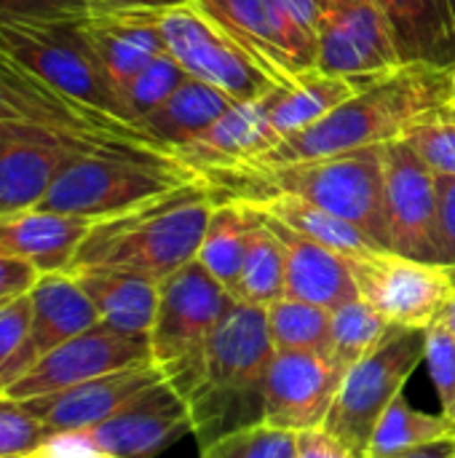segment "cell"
<instances>
[{
    "label": "cell",
    "instance_id": "83f0119b",
    "mask_svg": "<svg viewBox=\"0 0 455 458\" xmlns=\"http://www.w3.org/2000/svg\"><path fill=\"white\" fill-rule=\"evenodd\" d=\"M231 105H236L231 97L188 75L161 107L139 121V129H145L166 150H177L198 140L223 113L231 110Z\"/></svg>",
    "mask_w": 455,
    "mask_h": 458
},
{
    "label": "cell",
    "instance_id": "7402d4cb",
    "mask_svg": "<svg viewBox=\"0 0 455 458\" xmlns=\"http://www.w3.org/2000/svg\"><path fill=\"white\" fill-rule=\"evenodd\" d=\"M268 220V217H265ZM279 233L287 258V290L284 298L306 301L335 311L338 306L359 298L351 260L324 244H316L306 236L292 233L290 228L268 220Z\"/></svg>",
    "mask_w": 455,
    "mask_h": 458
},
{
    "label": "cell",
    "instance_id": "2e32d148",
    "mask_svg": "<svg viewBox=\"0 0 455 458\" xmlns=\"http://www.w3.org/2000/svg\"><path fill=\"white\" fill-rule=\"evenodd\" d=\"M83 435L113 458H156L193 435V421L182 394L169 381H158Z\"/></svg>",
    "mask_w": 455,
    "mask_h": 458
},
{
    "label": "cell",
    "instance_id": "c3c4849f",
    "mask_svg": "<svg viewBox=\"0 0 455 458\" xmlns=\"http://www.w3.org/2000/svg\"><path fill=\"white\" fill-rule=\"evenodd\" d=\"M383 458H455V437H445V440H437V443H429V445H418V448H410V451H402V454Z\"/></svg>",
    "mask_w": 455,
    "mask_h": 458
},
{
    "label": "cell",
    "instance_id": "f35d334b",
    "mask_svg": "<svg viewBox=\"0 0 455 458\" xmlns=\"http://www.w3.org/2000/svg\"><path fill=\"white\" fill-rule=\"evenodd\" d=\"M424 365L437 389L442 413L455 421V335L445 314L424 330Z\"/></svg>",
    "mask_w": 455,
    "mask_h": 458
},
{
    "label": "cell",
    "instance_id": "4316f807",
    "mask_svg": "<svg viewBox=\"0 0 455 458\" xmlns=\"http://www.w3.org/2000/svg\"><path fill=\"white\" fill-rule=\"evenodd\" d=\"M365 86L367 83L327 75L316 67L306 70V72L295 75L290 83H282L268 94L271 123L282 140L292 137V134L319 123L324 115H330L335 107H341L346 99H351Z\"/></svg>",
    "mask_w": 455,
    "mask_h": 458
},
{
    "label": "cell",
    "instance_id": "8992f818",
    "mask_svg": "<svg viewBox=\"0 0 455 458\" xmlns=\"http://www.w3.org/2000/svg\"><path fill=\"white\" fill-rule=\"evenodd\" d=\"M236 298L198 263L190 260L158 282V309L150 327V360L182 394L193 389L206 344Z\"/></svg>",
    "mask_w": 455,
    "mask_h": 458
},
{
    "label": "cell",
    "instance_id": "816d5d0a",
    "mask_svg": "<svg viewBox=\"0 0 455 458\" xmlns=\"http://www.w3.org/2000/svg\"><path fill=\"white\" fill-rule=\"evenodd\" d=\"M5 394V381H3V376H0V397Z\"/></svg>",
    "mask_w": 455,
    "mask_h": 458
},
{
    "label": "cell",
    "instance_id": "7bdbcfd3",
    "mask_svg": "<svg viewBox=\"0 0 455 458\" xmlns=\"http://www.w3.org/2000/svg\"><path fill=\"white\" fill-rule=\"evenodd\" d=\"M440 188V263L455 266V177H437Z\"/></svg>",
    "mask_w": 455,
    "mask_h": 458
},
{
    "label": "cell",
    "instance_id": "bcb514c9",
    "mask_svg": "<svg viewBox=\"0 0 455 458\" xmlns=\"http://www.w3.org/2000/svg\"><path fill=\"white\" fill-rule=\"evenodd\" d=\"M282 3L287 5V11L303 27H308L316 35L319 32V24H322V19H324V13H327V8H330L333 0H282Z\"/></svg>",
    "mask_w": 455,
    "mask_h": 458
},
{
    "label": "cell",
    "instance_id": "d4e9b609",
    "mask_svg": "<svg viewBox=\"0 0 455 458\" xmlns=\"http://www.w3.org/2000/svg\"><path fill=\"white\" fill-rule=\"evenodd\" d=\"M27 295L32 306L29 341L38 357L102 322L91 298L70 271L40 274Z\"/></svg>",
    "mask_w": 455,
    "mask_h": 458
},
{
    "label": "cell",
    "instance_id": "f5cc1de1",
    "mask_svg": "<svg viewBox=\"0 0 455 458\" xmlns=\"http://www.w3.org/2000/svg\"><path fill=\"white\" fill-rule=\"evenodd\" d=\"M451 3V8H453V19H455V0H448Z\"/></svg>",
    "mask_w": 455,
    "mask_h": 458
},
{
    "label": "cell",
    "instance_id": "9c48e42d",
    "mask_svg": "<svg viewBox=\"0 0 455 458\" xmlns=\"http://www.w3.org/2000/svg\"><path fill=\"white\" fill-rule=\"evenodd\" d=\"M0 48L64 94L126 118L118 89L75 21H13L0 27ZM129 121V118H126ZM134 123V121H131Z\"/></svg>",
    "mask_w": 455,
    "mask_h": 458
},
{
    "label": "cell",
    "instance_id": "d6a6232c",
    "mask_svg": "<svg viewBox=\"0 0 455 458\" xmlns=\"http://www.w3.org/2000/svg\"><path fill=\"white\" fill-rule=\"evenodd\" d=\"M445 437H455V421H451L445 413L434 416V413H424L418 408H413L405 394H400L386 413L381 416L367 456L365 458H383L418 448V445H429Z\"/></svg>",
    "mask_w": 455,
    "mask_h": 458
},
{
    "label": "cell",
    "instance_id": "7a4b0ae2",
    "mask_svg": "<svg viewBox=\"0 0 455 458\" xmlns=\"http://www.w3.org/2000/svg\"><path fill=\"white\" fill-rule=\"evenodd\" d=\"M215 201L255 204L274 193L300 196L351 223L375 247L389 250L383 209V145L282 166H247L201 180Z\"/></svg>",
    "mask_w": 455,
    "mask_h": 458
},
{
    "label": "cell",
    "instance_id": "f6af8a7d",
    "mask_svg": "<svg viewBox=\"0 0 455 458\" xmlns=\"http://www.w3.org/2000/svg\"><path fill=\"white\" fill-rule=\"evenodd\" d=\"M38 271L19 260V258H8V255H0V306L19 298V295H27L32 290V284L38 282Z\"/></svg>",
    "mask_w": 455,
    "mask_h": 458
},
{
    "label": "cell",
    "instance_id": "cb8c5ba5",
    "mask_svg": "<svg viewBox=\"0 0 455 458\" xmlns=\"http://www.w3.org/2000/svg\"><path fill=\"white\" fill-rule=\"evenodd\" d=\"M405 64H455V19L448 0H375Z\"/></svg>",
    "mask_w": 455,
    "mask_h": 458
},
{
    "label": "cell",
    "instance_id": "5bb4252c",
    "mask_svg": "<svg viewBox=\"0 0 455 458\" xmlns=\"http://www.w3.org/2000/svg\"><path fill=\"white\" fill-rule=\"evenodd\" d=\"M150 338L121 333L105 322L59 344L43 354L19 381L5 386L11 400H32L54 392H64L91 378H102L118 370L150 365Z\"/></svg>",
    "mask_w": 455,
    "mask_h": 458
},
{
    "label": "cell",
    "instance_id": "4fadbf2b",
    "mask_svg": "<svg viewBox=\"0 0 455 458\" xmlns=\"http://www.w3.org/2000/svg\"><path fill=\"white\" fill-rule=\"evenodd\" d=\"M279 83L316 67V35L282 0H190Z\"/></svg>",
    "mask_w": 455,
    "mask_h": 458
},
{
    "label": "cell",
    "instance_id": "1f68e13d",
    "mask_svg": "<svg viewBox=\"0 0 455 458\" xmlns=\"http://www.w3.org/2000/svg\"><path fill=\"white\" fill-rule=\"evenodd\" d=\"M265 319L276 352H303L330 360L333 311L306 301L279 298L265 309Z\"/></svg>",
    "mask_w": 455,
    "mask_h": 458
},
{
    "label": "cell",
    "instance_id": "d6986e66",
    "mask_svg": "<svg viewBox=\"0 0 455 458\" xmlns=\"http://www.w3.org/2000/svg\"><path fill=\"white\" fill-rule=\"evenodd\" d=\"M166 381L161 370L150 365L118 370L102 378L83 381L78 386H70L64 392L43 394L24 400V408L46 424L54 435L64 432H86L107 421L115 411H121L129 400L150 389L153 384Z\"/></svg>",
    "mask_w": 455,
    "mask_h": 458
},
{
    "label": "cell",
    "instance_id": "8fae6325",
    "mask_svg": "<svg viewBox=\"0 0 455 458\" xmlns=\"http://www.w3.org/2000/svg\"><path fill=\"white\" fill-rule=\"evenodd\" d=\"M349 260L359 298L389 325L426 330L453 298L451 266L413 260L392 250H370Z\"/></svg>",
    "mask_w": 455,
    "mask_h": 458
},
{
    "label": "cell",
    "instance_id": "6da1fadb",
    "mask_svg": "<svg viewBox=\"0 0 455 458\" xmlns=\"http://www.w3.org/2000/svg\"><path fill=\"white\" fill-rule=\"evenodd\" d=\"M212 207V191L196 180L126 212L94 220L70 271L110 268L164 282L196 260Z\"/></svg>",
    "mask_w": 455,
    "mask_h": 458
},
{
    "label": "cell",
    "instance_id": "681fc988",
    "mask_svg": "<svg viewBox=\"0 0 455 458\" xmlns=\"http://www.w3.org/2000/svg\"><path fill=\"white\" fill-rule=\"evenodd\" d=\"M445 105L455 107V64L448 70V89H445Z\"/></svg>",
    "mask_w": 455,
    "mask_h": 458
},
{
    "label": "cell",
    "instance_id": "277c9868",
    "mask_svg": "<svg viewBox=\"0 0 455 458\" xmlns=\"http://www.w3.org/2000/svg\"><path fill=\"white\" fill-rule=\"evenodd\" d=\"M274 354L265 309L236 301L215 327L201 373L185 397L198 448L263 421L265 376Z\"/></svg>",
    "mask_w": 455,
    "mask_h": 458
},
{
    "label": "cell",
    "instance_id": "5b68a950",
    "mask_svg": "<svg viewBox=\"0 0 455 458\" xmlns=\"http://www.w3.org/2000/svg\"><path fill=\"white\" fill-rule=\"evenodd\" d=\"M0 131L62 145L83 156L174 158L137 123L51 86L0 48ZM177 161V158H174Z\"/></svg>",
    "mask_w": 455,
    "mask_h": 458
},
{
    "label": "cell",
    "instance_id": "4dcf8cb0",
    "mask_svg": "<svg viewBox=\"0 0 455 458\" xmlns=\"http://www.w3.org/2000/svg\"><path fill=\"white\" fill-rule=\"evenodd\" d=\"M287 290V258H284V244L279 233L271 228L265 215L260 212L249 244H247V258L241 266L239 287H236V301L257 309H268L279 298H284Z\"/></svg>",
    "mask_w": 455,
    "mask_h": 458
},
{
    "label": "cell",
    "instance_id": "7c38bea8",
    "mask_svg": "<svg viewBox=\"0 0 455 458\" xmlns=\"http://www.w3.org/2000/svg\"><path fill=\"white\" fill-rule=\"evenodd\" d=\"M383 209L392 252L440 263L437 174L421 161L405 137L383 145Z\"/></svg>",
    "mask_w": 455,
    "mask_h": 458
},
{
    "label": "cell",
    "instance_id": "484cf974",
    "mask_svg": "<svg viewBox=\"0 0 455 458\" xmlns=\"http://www.w3.org/2000/svg\"><path fill=\"white\" fill-rule=\"evenodd\" d=\"M70 274L86 290L105 325L131 335H150L158 309V282L110 268H78Z\"/></svg>",
    "mask_w": 455,
    "mask_h": 458
},
{
    "label": "cell",
    "instance_id": "f1b7e54d",
    "mask_svg": "<svg viewBox=\"0 0 455 458\" xmlns=\"http://www.w3.org/2000/svg\"><path fill=\"white\" fill-rule=\"evenodd\" d=\"M260 212L244 201H215L196 260L236 298L249 233Z\"/></svg>",
    "mask_w": 455,
    "mask_h": 458
},
{
    "label": "cell",
    "instance_id": "60d3db41",
    "mask_svg": "<svg viewBox=\"0 0 455 458\" xmlns=\"http://www.w3.org/2000/svg\"><path fill=\"white\" fill-rule=\"evenodd\" d=\"M91 11V0H0V27L13 21L64 24Z\"/></svg>",
    "mask_w": 455,
    "mask_h": 458
},
{
    "label": "cell",
    "instance_id": "b9f144b4",
    "mask_svg": "<svg viewBox=\"0 0 455 458\" xmlns=\"http://www.w3.org/2000/svg\"><path fill=\"white\" fill-rule=\"evenodd\" d=\"M295 458H359L324 427L295 435Z\"/></svg>",
    "mask_w": 455,
    "mask_h": 458
},
{
    "label": "cell",
    "instance_id": "74e56055",
    "mask_svg": "<svg viewBox=\"0 0 455 458\" xmlns=\"http://www.w3.org/2000/svg\"><path fill=\"white\" fill-rule=\"evenodd\" d=\"M201 458H295V432L257 421L209 443Z\"/></svg>",
    "mask_w": 455,
    "mask_h": 458
},
{
    "label": "cell",
    "instance_id": "ba28073f",
    "mask_svg": "<svg viewBox=\"0 0 455 458\" xmlns=\"http://www.w3.org/2000/svg\"><path fill=\"white\" fill-rule=\"evenodd\" d=\"M421 362L424 330L389 325L383 341L351 370H346L322 427L357 456L365 458L381 416L402 394Z\"/></svg>",
    "mask_w": 455,
    "mask_h": 458
},
{
    "label": "cell",
    "instance_id": "ee69618b",
    "mask_svg": "<svg viewBox=\"0 0 455 458\" xmlns=\"http://www.w3.org/2000/svg\"><path fill=\"white\" fill-rule=\"evenodd\" d=\"M21 458H113L107 456L102 448H97L83 432H64V435H54L43 448H38L35 454Z\"/></svg>",
    "mask_w": 455,
    "mask_h": 458
},
{
    "label": "cell",
    "instance_id": "ffe728a7",
    "mask_svg": "<svg viewBox=\"0 0 455 458\" xmlns=\"http://www.w3.org/2000/svg\"><path fill=\"white\" fill-rule=\"evenodd\" d=\"M80 35L88 40L99 56L105 72L121 94L134 81V75L166 51L164 32L158 24V11H107L91 8L75 21ZM126 113V110H123ZM129 118V115H126Z\"/></svg>",
    "mask_w": 455,
    "mask_h": 458
},
{
    "label": "cell",
    "instance_id": "f907efd6",
    "mask_svg": "<svg viewBox=\"0 0 455 458\" xmlns=\"http://www.w3.org/2000/svg\"><path fill=\"white\" fill-rule=\"evenodd\" d=\"M451 271H453V298H451V303L445 309V319H448V325H451V330H453L455 335V266H451Z\"/></svg>",
    "mask_w": 455,
    "mask_h": 458
},
{
    "label": "cell",
    "instance_id": "52a82bcc",
    "mask_svg": "<svg viewBox=\"0 0 455 458\" xmlns=\"http://www.w3.org/2000/svg\"><path fill=\"white\" fill-rule=\"evenodd\" d=\"M196 180L198 177L174 158L78 156L62 169L38 207L102 220Z\"/></svg>",
    "mask_w": 455,
    "mask_h": 458
},
{
    "label": "cell",
    "instance_id": "9a60e30c",
    "mask_svg": "<svg viewBox=\"0 0 455 458\" xmlns=\"http://www.w3.org/2000/svg\"><path fill=\"white\" fill-rule=\"evenodd\" d=\"M405 62L375 0H333L316 32V70L373 83Z\"/></svg>",
    "mask_w": 455,
    "mask_h": 458
},
{
    "label": "cell",
    "instance_id": "603a6c76",
    "mask_svg": "<svg viewBox=\"0 0 455 458\" xmlns=\"http://www.w3.org/2000/svg\"><path fill=\"white\" fill-rule=\"evenodd\" d=\"M83 153L0 131V217L35 209L62 169Z\"/></svg>",
    "mask_w": 455,
    "mask_h": 458
},
{
    "label": "cell",
    "instance_id": "7dc6e473",
    "mask_svg": "<svg viewBox=\"0 0 455 458\" xmlns=\"http://www.w3.org/2000/svg\"><path fill=\"white\" fill-rule=\"evenodd\" d=\"M185 0H91V8L107 11H161L169 5H180Z\"/></svg>",
    "mask_w": 455,
    "mask_h": 458
},
{
    "label": "cell",
    "instance_id": "3957f363",
    "mask_svg": "<svg viewBox=\"0 0 455 458\" xmlns=\"http://www.w3.org/2000/svg\"><path fill=\"white\" fill-rule=\"evenodd\" d=\"M448 70L434 64H402L367 83L319 123L284 137L252 166H282L362 148L389 145L405 137L408 126L426 110L445 102ZM247 169V166H244ZM236 172V169H233Z\"/></svg>",
    "mask_w": 455,
    "mask_h": 458
},
{
    "label": "cell",
    "instance_id": "836d02e7",
    "mask_svg": "<svg viewBox=\"0 0 455 458\" xmlns=\"http://www.w3.org/2000/svg\"><path fill=\"white\" fill-rule=\"evenodd\" d=\"M389 322L362 298H354L333 311V352L330 362H335L343 373L351 370L359 360H365L386 335Z\"/></svg>",
    "mask_w": 455,
    "mask_h": 458
},
{
    "label": "cell",
    "instance_id": "30bf717a",
    "mask_svg": "<svg viewBox=\"0 0 455 458\" xmlns=\"http://www.w3.org/2000/svg\"><path fill=\"white\" fill-rule=\"evenodd\" d=\"M158 24L166 51L180 62V67L233 102L260 99L282 86L247 48H241L190 0L161 8Z\"/></svg>",
    "mask_w": 455,
    "mask_h": 458
},
{
    "label": "cell",
    "instance_id": "f546056e",
    "mask_svg": "<svg viewBox=\"0 0 455 458\" xmlns=\"http://www.w3.org/2000/svg\"><path fill=\"white\" fill-rule=\"evenodd\" d=\"M257 212H263L268 220L290 228L292 233L298 236H306L316 244H324L346 258H357V255H365L370 250H381L375 247L362 231H357L351 223L330 215L327 209L300 199V196H292V193H274L268 199H260L255 204Z\"/></svg>",
    "mask_w": 455,
    "mask_h": 458
},
{
    "label": "cell",
    "instance_id": "e575fe53",
    "mask_svg": "<svg viewBox=\"0 0 455 458\" xmlns=\"http://www.w3.org/2000/svg\"><path fill=\"white\" fill-rule=\"evenodd\" d=\"M405 140L437 177H455V107L442 102L421 113Z\"/></svg>",
    "mask_w": 455,
    "mask_h": 458
},
{
    "label": "cell",
    "instance_id": "d590c367",
    "mask_svg": "<svg viewBox=\"0 0 455 458\" xmlns=\"http://www.w3.org/2000/svg\"><path fill=\"white\" fill-rule=\"evenodd\" d=\"M185 78L188 72L180 67V62L169 51L158 54L150 64H145L134 75V81L123 91V110L129 121L139 126V121L150 115L156 107H161L182 86Z\"/></svg>",
    "mask_w": 455,
    "mask_h": 458
},
{
    "label": "cell",
    "instance_id": "ab89813d",
    "mask_svg": "<svg viewBox=\"0 0 455 458\" xmlns=\"http://www.w3.org/2000/svg\"><path fill=\"white\" fill-rule=\"evenodd\" d=\"M54 432L40 424L19 400L0 397V458H21L43 448Z\"/></svg>",
    "mask_w": 455,
    "mask_h": 458
},
{
    "label": "cell",
    "instance_id": "e0dca14e",
    "mask_svg": "<svg viewBox=\"0 0 455 458\" xmlns=\"http://www.w3.org/2000/svg\"><path fill=\"white\" fill-rule=\"evenodd\" d=\"M343 376L327 357L276 352L265 376L263 421L295 435L322 427Z\"/></svg>",
    "mask_w": 455,
    "mask_h": 458
},
{
    "label": "cell",
    "instance_id": "8d00e7d4",
    "mask_svg": "<svg viewBox=\"0 0 455 458\" xmlns=\"http://www.w3.org/2000/svg\"><path fill=\"white\" fill-rule=\"evenodd\" d=\"M32 306L29 295H19L0 306V376L5 386L19 381L40 357L29 341Z\"/></svg>",
    "mask_w": 455,
    "mask_h": 458
},
{
    "label": "cell",
    "instance_id": "ac0fdd59",
    "mask_svg": "<svg viewBox=\"0 0 455 458\" xmlns=\"http://www.w3.org/2000/svg\"><path fill=\"white\" fill-rule=\"evenodd\" d=\"M282 142L271 123L268 94L231 105L198 140L172 150V156L198 180L257 164Z\"/></svg>",
    "mask_w": 455,
    "mask_h": 458
},
{
    "label": "cell",
    "instance_id": "44dd1931",
    "mask_svg": "<svg viewBox=\"0 0 455 458\" xmlns=\"http://www.w3.org/2000/svg\"><path fill=\"white\" fill-rule=\"evenodd\" d=\"M94 220L51 212L24 209L0 217V255L29 263L38 274L70 271L78 247L83 244Z\"/></svg>",
    "mask_w": 455,
    "mask_h": 458
}]
</instances>
